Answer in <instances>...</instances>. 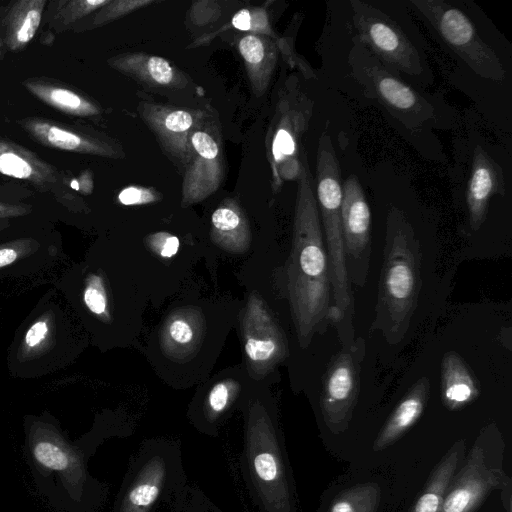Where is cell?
Listing matches in <instances>:
<instances>
[{
    "label": "cell",
    "instance_id": "16",
    "mask_svg": "<svg viewBox=\"0 0 512 512\" xmlns=\"http://www.w3.org/2000/svg\"><path fill=\"white\" fill-rule=\"evenodd\" d=\"M56 244L43 245L33 236L0 238V278L34 273L56 258Z\"/></svg>",
    "mask_w": 512,
    "mask_h": 512
},
{
    "label": "cell",
    "instance_id": "18",
    "mask_svg": "<svg viewBox=\"0 0 512 512\" xmlns=\"http://www.w3.org/2000/svg\"><path fill=\"white\" fill-rule=\"evenodd\" d=\"M57 320L56 309L48 308L33 318L16 346V364H40L43 356L52 353L57 344Z\"/></svg>",
    "mask_w": 512,
    "mask_h": 512
},
{
    "label": "cell",
    "instance_id": "14",
    "mask_svg": "<svg viewBox=\"0 0 512 512\" xmlns=\"http://www.w3.org/2000/svg\"><path fill=\"white\" fill-rule=\"evenodd\" d=\"M192 163L183 185V200L188 204L201 201L213 193L222 177L219 147L205 131H194L190 136Z\"/></svg>",
    "mask_w": 512,
    "mask_h": 512
},
{
    "label": "cell",
    "instance_id": "6",
    "mask_svg": "<svg viewBox=\"0 0 512 512\" xmlns=\"http://www.w3.org/2000/svg\"><path fill=\"white\" fill-rule=\"evenodd\" d=\"M317 200L326 238L332 304L329 320L341 323L352 307L342 228L340 167L329 134L324 132L317 153Z\"/></svg>",
    "mask_w": 512,
    "mask_h": 512
},
{
    "label": "cell",
    "instance_id": "19",
    "mask_svg": "<svg viewBox=\"0 0 512 512\" xmlns=\"http://www.w3.org/2000/svg\"><path fill=\"white\" fill-rule=\"evenodd\" d=\"M430 383L428 378H420L404 396L395 411L379 433L374 450L386 448L395 442L421 416L428 400Z\"/></svg>",
    "mask_w": 512,
    "mask_h": 512
},
{
    "label": "cell",
    "instance_id": "25",
    "mask_svg": "<svg viewBox=\"0 0 512 512\" xmlns=\"http://www.w3.org/2000/svg\"><path fill=\"white\" fill-rule=\"evenodd\" d=\"M46 1L23 0L15 3L8 15L6 43L10 49L23 48L32 40L40 25Z\"/></svg>",
    "mask_w": 512,
    "mask_h": 512
},
{
    "label": "cell",
    "instance_id": "30",
    "mask_svg": "<svg viewBox=\"0 0 512 512\" xmlns=\"http://www.w3.org/2000/svg\"><path fill=\"white\" fill-rule=\"evenodd\" d=\"M109 3L110 1L108 0H76L59 2L50 23L57 29H63L93 10L104 5H108Z\"/></svg>",
    "mask_w": 512,
    "mask_h": 512
},
{
    "label": "cell",
    "instance_id": "38",
    "mask_svg": "<svg viewBox=\"0 0 512 512\" xmlns=\"http://www.w3.org/2000/svg\"><path fill=\"white\" fill-rule=\"evenodd\" d=\"M11 227V223L8 220H0V236Z\"/></svg>",
    "mask_w": 512,
    "mask_h": 512
},
{
    "label": "cell",
    "instance_id": "13",
    "mask_svg": "<svg viewBox=\"0 0 512 512\" xmlns=\"http://www.w3.org/2000/svg\"><path fill=\"white\" fill-rule=\"evenodd\" d=\"M506 475L485 463L481 447L475 446L459 471L450 481L440 512H473L494 489L502 487Z\"/></svg>",
    "mask_w": 512,
    "mask_h": 512
},
{
    "label": "cell",
    "instance_id": "22",
    "mask_svg": "<svg viewBox=\"0 0 512 512\" xmlns=\"http://www.w3.org/2000/svg\"><path fill=\"white\" fill-rule=\"evenodd\" d=\"M148 120L175 155L190 160L192 147L191 143H188V132L194 124V117L190 112L185 110H161L151 112Z\"/></svg>",
    "mask_w": 512,
    "mask_h": 512
},
{
    "label": "cell",
    "instance_id": "21",
    "mask_svg": "<svg viewBox=\"0 0 512 512\" xmlns=\"http://www.w3.org/2000/svg\"><path fill=\"white\" fill-rule=\"evenodd\" d=\"M23 127L43 145L65 151L109 155L98 142L42 119H28Z\"/></svg>",
    "mask_w": 512,
    "mask_h": 512
},
{
    "label": "cell",
    "instance_id": "15",
    "mask_svg": "<svg viewBox=\"0 0 512 512\" xmlns=\"http://www.w3.org/2000/svg\"><path fill=\"white\" fill-rule=\"evenodd\" d=\"M504 194V180L501 167L481 147L476 146L466 191V203L472 230L483 224L490 199L496 194Z\"/></svg>",
    "mask_w": 512,
    "mask_h": 512
},
{
    "label": "cell",
    "instance_id": "28",
    "mask_svg": "<svg viewBox=\"0 0 512 512\" xmlns=\"http://www.w3.org/2000/svg\"><path fill=\"white\" fill-rule=\"evenodd\" d=\"M380 489L373 483L356 485L339 494L329 512H376Z\"/></svg>",
    "mask_w": 512,
    "mask_h": 512
},
{
    "label": "cell",
    "instance_id": "3",
    "mask_svg": "<svg viewBox=\"0 0 512 512\" xmlns=\"http://www.w3.org/2000/svg\"><path fill=\"white\" fill-rule=\"evenodd\" d=\"M243 412L240 471L257 512H296L294 486L274 405L261 394H248Z\"/></svg>",
    "mask_w": 512,
    "mask_h": 512
},
{
    "label": "cell",
    "instance_id": "17",
    "mask_svg": "<svg viewBox=\"0 0 512 512\" xmlns=\"http://www.w3.org/2000/svg\"><path fill=\"white\" fill-rule=\"evenodd\" d=\"M442 400L450 410H457L479 395L476 378L456 352H448L441 363Z\"/></svg>",
    "mask_w": 512,
    "mask_h": 512
},
{
    "label": "cell",
    "instance_id": "35",
    "mask_svg": "<svg viewBox=\"0 0 512 512\" xmlns=\"http://www.w3.org/2000/svg\"><path fill=\"white\" fill-rule=\"evenodd\" d=\"M118 199L124 205H138L155 201L156 195L147 189L132 186L123 189Z\"/></svg>",
    "mask_w": 512,
    "mask_h": 512
},
{
    "label": "cell",
    "instance_id": "11",
    "mask_svg": "<svg viewBox=\"0 0 512 512\" xmlns=\"http://www.w3.org/2000/svg\"><path fill=\"white\" fill-rule=\"evenodd\" d=\"M244 351L252 371L265 375L287 354L282 331L263 302L252 296L242 323Z\"/></svg>",
    "mask_w": 512,
    "mask_h": 512
},
{
    "label": "cell",
    "instance_id": "9",
    "mask_svg": "<svg viewBox=\"0 0 512 512\" xmlns=\"http://www.w3.org/2000/svg\"><path fill=\"white\" fill-rule=\"evenodd\" d=\"M357 40L392 72L416 77L424 72L420 55L400 26L371 4L352 0Z\"/></svg>",
    "mask_w": 512,
    "mask_h": 512
},
{
    "label": "cell",
    "instance_id": "12",
    "mask_svg": "<svg viewBox=\"0 0 512 512\" xmlns=\"http://www.w3.org/2000/svg\"><path fill=\"white\" fill-rule=\"evenodd\" d=\"M360 365L351 351H342L330 363L324 378L321 410L324 420L334 431L346 427L359 391Z\"/></svg>",
    "mask_w": 512,
    "mask_h": 512
},
{
    "label": "cell",
    "instance_id": "29",
    "mask_svg": "<svg viewBox=\"0 0 512 512\" xmlns=\"http://www.w3.org/2000/svg\"><path fill=\"white\" fill-rule=\"evenodd\" d=\"M171 506L173 512H225L198 485L190 482L177 492Z\"/></svg>",
    "mask_w": 512,
    "mask_h": 512
},
{
    "label": "cell",
    "instance_id": "4",
    "mask_svg": "<svg viewBox=\"0 0 512 512\" xmlns=\"http://www.w3.org/2000/svg\"><path fill=\"white\" fill-rule=\"evenodd\" d=\"M188 482L180 442L145 439L129 458L111 512H156Z\"/></svg>",
    "mask_w": 512,
    "mask_h": 512
},
{
    "label": "cell",
    "instance_id": "34",
    "mask_svg": "<svg viewBox=\"0 0 512 512\" xmlns=\"http://www.w3.org/2000/svg\"><path fill=\"white\" fill-rule=\"evenodd\" d=\"M150 247L161 258L170 259L178 253L180 240L175 235L159 232L151 237Z\"/></svg>",
    "mask_w": 512,
    "mask_h": 512
},
{
    "label": "cell",
    "instance_id": "20",
    "mask_svg": "<svg viewBox=\"0 0 512 512\" xmlns=\"http://www.w3.org/2000/svg\"><path fill=\"white\" fill-rule=\"evenodd\" d=\"M310 109H291L283 116L273 144L274 157L284 162L283 174L286 178H297L300 173L302 159L297 157V141L307 126ZM304 156V155H303Z\"/></svg>",
    "mask_w": 512,
    "mask_h": 512
},
{
    "label": "cell",
    "instance_id": "31",
    "mask_svg": "<svg viewBox=\"0 0 512 512\" xmlns=\"http://www.w3.org/2000/svg\"><path fill=\"white\" fill-rule=\"evenodd\" d=\"M124 60V59H123ZM125 61L141 66L140 70L132 71L138 73L141 78L153 81L160 85H166L172 82L174 78V70L167 60L158 56H148L141 58L140 64L133 57L125 59Z\"/></svg>",
    "mask_w": 512,
    "mask_h": 512
},
{
    "label": "cell",
    "instance_id": "7",
    "mask_svg": "<svg viewBox=\"0 0 512 512\" xmlns=\"http://www.w3.org/2000/svg\"><path fill=\"white\" fill-rule=\"evenodd\" d=\"M349 62L352 75L368 95L379 100L404 125L416 129L434 119L433 105L356 40L349 54Z\"/></svg>",
    "mask_w": 512,
    "mask_h": 512
},
{
    "label": "cell",
    "instance_id": "10",
    "mask_svg": "<svg viewBox=\"0 0 512 512\" xmlns=\"http://www.w3.org/2000/svg\"><path fill=\"white\" fill-rule=\"evenodd\" d=\"M341 218L345 244L347 271L353 270V281L362 285L370 254V208L362 186L355 175H350L342 186Z\"/></svg>",
    "mask_w": 512,
    "mask_h": 512
},
{
    "label": "cell",
    "instance_id": "26",
    "mask_svg": "<svg viewBox=\"0 0 512 512\" xmlns=\"http://www.w3.org/2000/svg\"><path fill=\"white\" fill-rule=\"evenodd\" d=\"M462 443H457L432 473L411 512H440L447 487L460 460Z\"/></svg>",
    "mask_w": 512,
    "mask_h": 512
},
{
    "label": "cell",
    "instance_id": "1",
    "mask_svg": "<svg viewBox=\"0 0 512 512\" xmlns=\"http://www.w3.org/2000/svg\"><path fill=\"white\" fill-rule=\"evenodd\" d=\"M131 434L115 421H98L70 440L48 413L24 420V457L38 492L60 512H98L108 496L106 483L93 477L89 460L105 440Z\"/></svg>",
    "mask_w": 512,
    "mask_h": 512
},
{
    "label": "cell",
    "instance_id": "33",
    "mask_svg": "<svg viewBox=\"0 0 512 512\" xmlns=\"http://www.w3.org/2000/svg\"><path fill=\"white\" fill-rule=\"evenodd\" d=\"M166 332L167 339L177 346H186L195 337L194 327L186 317L175 316L169 321Z\"/></svg>",
    "mask_w": 512,
    "mask_h": 512
},
{
    "label": "cell",
    "instance_id": "37",
    "mask_svg": "<svg viewBox=\"0 0 512 512\" xmlns=\"http://www.w3.org/2000/svg\"><path fill=\"white\" fill-rule=\"evenodd\" d=\"M251 13L247 9L238 11L232 18V25L242 31H248L252 28Z\"/></svg>",
    "mask_w": 512,
    "mask_h": 512
},
{
    "label": "cell",
    "instance_id": "23",
    "mask_svg": "<svg viewBox=\"0 0 512 512\" xmlns=\"http://www.w3.org/2000/svg\"><path fill=\"white\" fill-rule=\"evenodd\" d=\"M0 173L35 184L54 183L53 170L23 149L0 140Z\"/></svg>",
    "mask_w": 512,
    "mask_h": 512
},
{
    "label": "cell",
    "instance_id": "2",
    "mask_svg": "<svg viewBox=\"0 0 512 512\" xmlns=\"http://www.w3.org/2000/svg\"><path fill=\"white\" fill-rule=\"evenodd\" d=\"M285 287L299 344L306 348L329 320L331 283L313 179L306 156L298 176Z\"/></svg>",
    "mask_w": 512,
    "mask_h": 512
},
{
    "label": "cell",
    "instance_id": "36",
    "mask_svg": "<svg viewBox=\"0 0 512 512\" xmlns=\"http://www.w3.org/2000/svg\"><path fill=\"white\" fill-rule=\"evenodd\" d=\"M32 212L30 205L9 204L0 202V220H8L10 218H19L26 216Z\"/></svg>",
    "mask_w": 512,
    "mask_h": 512
},
{
    "label": "cell",
    "instance_id": "8",
    "mask_svg": "<svg viewBox=\"0 0 512 512\" xmlns=\"http://www.w3.org/2000/svg\"><path fill=\"white\" fill-rule=\"evenodd\" d=\"M411 4L476 74L494 81L504 79L505 69L497 54L464 12L442 0H412Z\"/></svg>",
    "mask_w": 512,
    "mask_h": 512
},
{
    "label": "cell",
    "instance_id": "27",
    "mask_svg": "<svg viewBox=\"0 0 512 512\" xmlns=\"http://www.w3.org/2000/svg\"><path fill=\"white\" fill-rule=\"evenodd\" d=\"M25 87L47 105L74 116H91L99 113L98 108L74 91L44 82L26 81Z\"/></svg>",
    "mask_w": 512,
    "mask_h": 512
},
{
    "label": "cell",
    "instance_id": "24",
    "mask_svg": "<svg viewBox=\"0 0 512 512\" xmlns=\"http://www.w3.org/2000/svg\"><path fill=\"white\" fill-rule=\"evenodd\" d=\"M212 236L224 249L241 252L249 241L247 222L236 205L219 206L211 216Z\"/></svg>",
    "mask_w": 512,
    "mask_h": 512
},
{
    "label": "cell",
    "instance_id": "5",
    "mask_svg": "<svg viewBox=\"0 0 512 512\" xmlns=\"http://www.w3.org/2000/svg\"><path fill=\"white\" fill-rule=\"evenodd\" d=\"M385 264L382 270L376 322L389 340L401 339L415 307L419 266L413 230L392 208L387 217Z\"/></svg>",
    "mask_w": 512,
    "mask_h": 512
},
{
    "label": "cell",
    "instance_id": "32",
    "mask_svg": "<svg viewBox=\"0 0 512 512\" xmlns=\"http://www.w3.org/2000/svg\"><path fill=\"white\" fill-rule=\"evenodd\" d=\"M238 47L250 73H258L262 69L263 63L268 66L266 47L257 36H244L240 40Z\"/></svg>",
    "mask_w": 512,
    "mask_h": 512
}]
</instances>
